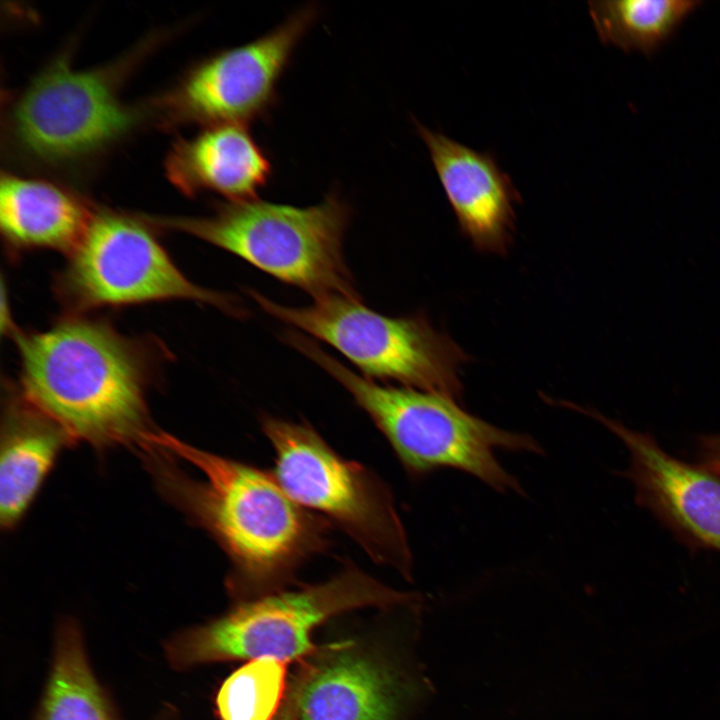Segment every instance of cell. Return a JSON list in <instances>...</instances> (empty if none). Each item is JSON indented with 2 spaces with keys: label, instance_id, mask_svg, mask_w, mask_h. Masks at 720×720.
I'll return each instance as SVG.
<instances>
[{
  "label": "cell",
  "instance_id": "6da1fadb",
  "mask_svg": "<svg viewBox=\"0 0 720 720\" xmlns=\"http://www.w3.org/2000/svg\"><path fill=\"white\" fill-rule=\"evenodd\" d=\"M143 439L201 472L194 506L232 562L230 587L238 597L280 590L327 546L328 523L295 503L274 475L163 432H147Z\"/></svg>",
  "mask_w": 720,
  "mask_h": 720
},
{
  "label": "cell",
  "instance_id": "7a4b0ae2",
  "mask_svg": "<svg viewBox=\"0 0 720 720\" xmlns=\"http://www.w3.org/2000/svg\"><path fill=\"white\" fill-rule=\"evenodd\" d=\"M15 336L26 402L65 435L97 444L146 433L144 366L112 328L70 319Z\"/></svg>",
  "mask_w": 720,
  "mask_h": 720
},
{
  "label": "cell",
  "instance_id": "3957f363",
  "mask_svg": "<svg viewBox=\"0 0 720 720\" xmlns=\"http://www.w3.org/2000/svg\"><path fill=\"white\" fill-rule=\"evenodd\" d=\"M283 339L350 393L410 474L453 468L497 491H522L518 480L497 460L496 451L541 453V446L529 435L492 425L463 409L453 397L379 384L351 371L299 332L286 331Z\"/></svg>",
  "mask_w": 720,
  "mask_h": 720
},
{
  "label": "cell",
  "instance_id": "277c9868",
  "mask_svg": "<svg viewBox=\"0 0 720 720\" xmlns=\"http://www.w3.org/2000/svg\"><path fill=\"white\" fill-rule=\"evenodd\" d=\"M351 219L337 192L309 207L257 198L221 204L205 217L149 218L189 233L312 295L360 299L343 255Z\"/></svg>",
  "mask_w": 720,
  "mask_h": 720
},
{
  "label": "cell",
  "instance_id": "5b68a950",
  "mask_svg": "<svg viewBox=\"0 0 720 720\" xmlns=\"http://www.w3.org/2000/svg\"><path fill=\"white\" fill-rule=\"evenodd\" d=\"M418 601V594L392 589L351 566L318 584L242 601L221 617L174 634L164 645L165 655L177 670L236 659L286 662L310 653L313 630L331 617Z\"/></svg>",
  "mask_w": 720,
  "mask_h": 720
},
{
  "label": "cell",
  "instance_id": "8992f818",
  "mask_svg": "<svg viewBox=\"0 0 720 720\" xmlns=\"http://www.w3.org/2000/svg\"><path fill=\"white\" fill-rule=\"evenodd\" d=\"M261 425L275 452L273 475L287 495L341 528L373 561L410 580V544L385 483L340 456L309 424L264 416Z\"/></svg>",
  "mask_w": 720,
  "mask_h": 720
},
{
  "label": "cell",
  "instance_id": "52a82bcc",
  "mask_svg": "<svg viewBox=\"0 0 720 720\" xmlns=\"http://www.w3.org/2000/svg\"><path fill=\"white\" fill-rule=\"evenodd\" d=\"M248 294L271 316L326 342L364 377L393 381L458 398L465 352L423 314L382 315L344 296L317 299L310 306L279 304L256 290Z\"/></svg>",
  "mask_w": 720,
  "mask_h": 720
},
{
  "label": "cell",
  "instance_id": "ba28073f",
  "mask_svg": "<svg viewBox=\"0 0 720 720\" xmlns=\"http://www.w3.org/2000/svg\"><path fill=\"white\" fill-rule=\"evenodd\" d=\"M135 121L136 114L120 101L112 72L77 70L61 58L18 96L9 125L23 153L56 165L101 152Z\"/></svg>",
  "mask_w": 720,
  "mask_h": 720
},
{
  "label": "cell",
  "instance_id": "9c48e42d",
  "mask_svg": "<svg viewBox=\"0 0 720 720\" xmlns=\"http://www.w3.org/2000/svg\"><path fill=\"white\" fill-rule=\"evenodd\" d=\"M70 254L63 287L79 307L184 298L212 304L236 316L245 313L233 298L189 281L145 226L127 216L93 213Z\"/></svg>",
  "mask_w": 720,
  "mask_h": 720
},
{
  "label": "cell",
  "instance_id": "30bf717a",
  "mask_svg": "<svg viewBox=\"0 0 720 720\" xmlns=\"http://www.w3.org/2000/svg\"><path fill=\"white\" fill-rule=\"evenodd\" d=\"M319 15L310 4L267 34L211 55L194 66L162 102L173 120L246 125L264 119L295 49Z\"/></svg>",
  "mask_w": 720,
  "mask_h": 720
},
{
  "label": "cell",
  "instance_id": "8fae6325",
  "mask_svg": "<svg viewBox=\"0 0 720 720\" xmlns=\"http://www.w3.org/2000/svg\"><path fill=\"white\" fill-rule=\"evenodd\" d=\"M581 412L627 447L630 465L623 476L633 483L637 504L690 549L720 553V477L668 454L649 433L629 429L594 409Z\"/></svg>",
  "mask_w": 720,
  "mask_h": 720
},
{
  "label": "cell",
  "instance_id": "7c38bea8",
  "mask_svg": "<svg viewBox=\"0 0 720 720\" xmlns=\"http://www.w3.org/2000/svg\"><path fill=\"white\" fill-rule=\"evenodd\" d=\"M462 234L479 251L504 253L520 195L494 155L476 151L414 120Z\"/></svg>",
  "mask_w": 720,
  "mask_h": 720
},
{
  "label": "cell",
  "instance_id": "4fadbf2b",
  "mask_svg": "<svg viewBox=\"0 0 720 720\" xmlns=\"http://www.w3.org/2000/svg\"><path fill=\"white\" fill-rule=\"evenodd\" d=\"M401 679L366 654L343 650L319 659L302 677L295 695L300 720H398Z\"/></svg>",
  "mask_w": 720,
  "mask_h": 720
},
{
  "label": "cell",
  "instance_id": "5bb4252c",
  "mask_svg": "<svg viewBox=\"0 0 720 720\" xmlns=\"http://www.w3.org/2000/svg\"><path fill=\"white\" fill-rule=\"evenodd\" d=\"M169 180L182 192L209 191L230 201L257 198L272 175L263 148L244 125H210L174 144L166 159Z\"/></svg>",
  "mask_w": 720,
  "mask_h": 720
},
{
  "label": "cell",
  "instance_id": "9a60e30c",
  "mask_svg": "<svg viewBox=\"0 0 720 720\" xmlns=\"http://www.w3.org/2000/svg\"><path fill=\"white\" fill-rule=\"evenodd\" d=\"M0 184V225L11 245L75 249L93 215L81 200L38 179L6 174Z\"/></svg>",
  "mask_w": 720,
  "mask_h": 720
},
{
  "label": "cell",
  "instance_id": "2e32d148",
  "mask_svg": "<svg viewBox=\"0 0 720 720\" xmlns=\"http://www.w3.org/2000/svg\"><path fill=\"white\" fill-rule=\"evenodd\" d=\"M63 436L59 427L31 405L9 414L0 461V519L4 526L14 525L32 502Z\"/></svg>",
  "mask_w": 720,
  "mask_h": 720
},
{
  "label": "cell",
  "instance_id": "e0dca14e",
  "mask_svg": "<svg viewBox=\"0 0 720 720\" xmlns=\"http://www.w3.org/2000/svg\"><path fill=\"white\" fill-rule=\"evenodd\" d=\"M34 720H120L89 664L79 626L58 625L52 665Z\"/></svg>",
  "mask_w": 720,
  "mask_h": 720
},
{
  "label": "cell",
  "instance_id": "ac0fdd59",
  "mask_svg": "<svg viewBox=\"0 0 720 720\" xmlns=\"http://www.w3.org/2000/svg\"><path fill=\"white\" fill-rule=\"evenodd\" d=\"M700 0L590 1L589 14L603 43L652 55L700 5Z\"/></svg>",
  "mask_w": 720,
  "mask_h": 720
},
{
  "label": "cell",
  "instance_id": "d6986e66",
  "mask_svg": "<svg viewBox=\"0 0 720 720\" xmlns=\"http://www.w3.org/2000/svg\"><path fill=\"white\" fill-rule=\"evenodd\" d=\"M285 663L274 658H257L234 671L216 696L220 719L271 720L285 690Z\"/></svg>",
  "mask_w": 720,
  "mask_h": 720
},
{
  "label": "cell",
  "instance_id": "ffe728a7",
  "mask_svg": "<svg viewBox=\"0 0 720 720\" xmlns=\"http://www.w3.org/2000/svg\"><path fill=\"white\" fill-rule=\"evenodd\" d=\"M698 459V465L720 477V434L699 437Z\"/></svg>",
  "mask_w": 720,
  "mask_h": 720
},
{
  "label": "cell",
  "instance_id": "44dd1931",
  "mask_svg": "<svg viewBox=\"0 0 720 720\" xmlns=\"http://www.w3.org/2000/svg\"><path fill=\"white\" fill-rule=\"evenodd\" d=\"M283 720H288V719H283Z\"/></svg>",
  "mask_w": 720,
  "mask_h": 720
}]
</instances>
